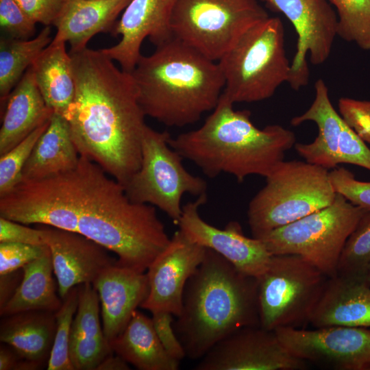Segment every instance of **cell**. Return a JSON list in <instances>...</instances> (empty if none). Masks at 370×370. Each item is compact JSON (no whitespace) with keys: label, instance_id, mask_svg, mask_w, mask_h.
Listing matches in <instances>:
<instances>
[{"label":"cell","instance_id":"1","mask_svg":"<svg viewBox=\"0 0 370 370\" xmlns=\"http://www.w3.org/2000/svg\"><path fill=\"white\" fill-rule=\"evenodd\" d=\"M75 95L65 118L79 156L125 186L138 170L147 126L130 73L101 50L69 51Z\"/></svg>","mask_w":370,"mask_h":370},{"label":"cell","instance_id":"2","mask_svg":"<svg viewBox=\"0 0 370 370\" xmlns=\"http://www.w3.org/2000/svg\"><path fill=\"white\" fill-rule=\"evenodd\" d=\"M233 106L221 94L201 127L171 137L169 145L208 177L227 173L238 182L251 175L266 177L284 160L296 136L278 124L258 128L250 111L235 110Z\"/></svg>","mask_w":370,"mask_h":370},{"label":"cell","instance_id":"3","mask_svg":"<svg viewBox=\"0 0 370 370\" xmlns=\"http://www.w3.org/2000/svg\"><path fill=\"white\" fill-rule=\"evenodd\" d=\"M173 325L186 357L201 359L232 332L260 325L258 278L206 248L185 286L182 311Z\"/></svg>","mask_w":370,"mask_h":370},{"label":"cell","instance_id":"4","mask_svg":"<svg viewBox=\"0 0 370 370\" xmlns=\"http://www.w3.org/2000/svg\"><path fill=\"white\" fill-rule=\"evenodd\" d=\"M130 73L145 114L169 127L199 121L225 87L218 62L175 37L141 55Z\"/></svg>","mask_w":370,"mask_h":370},{"label":"cell","instance_id":"5","mask_svg":"<svg viewBox=\"0 0 370 370\" xmlns=\"http://www.w3.org/2000/svg\"><path fill=\"white\" fill-rule=\"evenodd\" d=\"M225 87L222 95L234 104L271 97L291 79L279 17H268L245 32L217 61Z\"/></svg>","mask_w":370,"mask_h":370},{"label":"cell","instance_id":"6","mask_svg":"<svg viewBox=\"0 0 370 370\" xmlns=\"http://www.w3.org/2000/svg\"><path fill=\"white\" fill-rule=\"evenodd\" d=\"M265 178L247 210L256 238L331 205L336 195L328 170L306 161L284 160Z\"/></svg>","mask_w":370,"mask_h":370},{"label":"cell","instance_id":"7","mask_svg":"<svg viewBox=\"0 0 370 370\" xmlns=\"http://www.w3.org/2000/svg\"><path fill=\"white\" fill-rule=\"evenodd\" d=\"M365 209L336 193L333 203L261 238L273 255L304 258L328 277L337 274L345 243Z\"/></svg>","mask_w":370,"mask_h":370},{"label":"cell","instance_id":"8","mask_svg":"<svg viewBox=\"0 0 370 370\" xmlns=\"http://www.w3.org/2000/svg\"><path fill=\"white\" fill-rule=\"evenodd\" d=\"M328 276L298 255H273L258 278L260 326L304 328L308 323Z\"/></svg>","mask_w":370,"mask_h":370},{"label":"cell","instance_id":"9","mask_svg":"<svg viewBox=\"0 0 370 370\" xmlns=\"http://www.w3.org/2000/svg\"><path fill=\"white\" fill-rule=\"evenodd\" d=\"M171 137L167 131L146 127L140 167L124 187L132 201L158 208L177 225L183 195H207V184L185 169L184 158L169 145Z\"/></svg>","mask_w":370,"mask_h":370},{"label":"cell","instance_id":"10","mask_svg":"<svg viewBox=\"0 0 370 370\" xmlns=\"http://www.w3.org/2000/svg\"><path fill=\"white\" fill-rule=\"evenodd\" d=\"M269 15L260 0H178L173 37L217 62L240 36Z\"/></svg>","mask_w":370,"mask_h":370},{"label":"cell","instance_id":"11","mask_svg":"<svg viewBox=\"0 0 370 370\" xmlns=\"http://www.w3.org/2000/svg\"><path fill=\"white\" fill-rule=\"evenodd\" d=\"M314 90V99L309 108L291 121L293 126L312 121L318 127L313 142L295 143L297 153L307 162L328 170L345 163L370 171V149L334 109L322 79L316 81Z\"/></svg>","mask_w":370,"mask_h":370},{"label":"cell","instance_id":"12","mask_svg":"<svg viewBox=\"0 0 370 370\" xmlns=\"http://www.w3.org/2000/svg\"><path fill=\"white\" fill-rule=\"evenodd\" d=\"M275 330L295 356L334 370H370V330L329 326Z\"/></svg>","mask_w":370,"mask_h":370},{"label":"cell","instance_id":"13","mask_svg":"<svg viewBox=\"0 0 370 370\" xmlns=\"http://www.w3.org/2000/svg\"><path fill=\"white\" fill-rule=\"evenodd\" d=\"M282 13L297 35L296 51L291 63V88L298 90L308 84L306 56L314 65L329 58L337 36L338 16L328 0H260Z\"/></svg>","mask_w":370,"mask_h":370},{"label":"cell","instance_id":"14","mask_svg":"<svg viewBox=\"0 0 370 370\" xmlns=\"http://www.w3.org/2000/svg\"><path fill=\"white\" fill-rule=\"evenodd\" d=\"M195 370H303L307 362L293 356L275 331L242 328L217 343Z\"/></svg>","mask_w":370,"mask_h":370},{"label":"cell","instance_id":"15","mask_svg":"<svg viewBox=\"0 0 370 370\" xmlns=\"http://www.w3.org/2000/svg\"><path fill=\"white\" fill-rule=\"evenodd\" d=\"M206 201L207 195H204L182 206L179 229L191 241L217 252L244 274L259 278L273 254L262 240L245 236L236 221L229 222L223 229L205 221L199 208Z\"/></svg>","mask_w":370,"mask_h":370},{"label":"cell","instance_id":"16","mask_svg":"<svg viewBox=\"0 0 370 370\" xmlns=\"http://www.w3.org/2000/svg\"><path fill=\"white\" fill-rule=\"evenodd\" d=\"M204 247L191 241L179 229L166 247L147 269L149 292L140 307L151 313H181L185 286L203 261Z\"/></svg>","mask_w":370,"mask_h":370},{"label":"cell","instance_id":"17","mask_svg":"<svg viewBox=\"0 0 370 370\" xmlns=\"http://www.w3.org/2000/svg\"><path fill=\"white\" fill-rule=\"evenodd\" d=\"M178 0H131L116 21L112 34L119 42L101 51L131 73L141 56L143 40L156 47L171 39V18Z\"/></svg>","mask_w":370,"mask_h":370},{"label":"cell","instance_id":"18","mask_svg":"<svg viewBox=\"0 0 370 370\" xmlns=\"http://www.w3.org/2000/svg\"><path fill=\"white\" fill-rule=\"evenodd\" d=\"M37 227L50 251L62 299L73 287L92 284L102 271L116 263L107 249L79 233L46 225Z\"/></svg>","mask_w":370,"mask_h":370},{"label":"cell","instance_id":"19","mask_svg":"<svg viewBox=\"0 0 370 370\" xmlns=\"http://www.w3.org/2000/svg\"><path fill=\"white\" fill-rule=\"evenodd\" d=\"M92 284L99 295L102 328L110 342L122 332L145 300L147 276L116 262L102 271Z\"/></svg>","mask_w":370,"mask_h":370},{"label":"cell","instance_id":"20","mask_svg":"<svg viewBox=\"0 0 370 370\" xmlns=\"http://www.w3.org/2000/svg\"><path fill=\"white\" fill-rule=\"evenodd\" d=\"M314 328L370 327V286L364 277H328L310 318Z\"/></svg>","mask_w":370,"mask_h":370},{"label":"cell","instance_id":"21","mask_svg":"<svg viewBox=\"0 0 370 370\" xmlns=\"http://www.w3.org/2000/svg\"><path fill=\"white\" fill-rule=\"evenodd\" d=\"M131 0H64L53 25L57 32L52 42H69L70 51L87 47L90 38L112 32L119 14Z\"/></svg>","mask_w":370,"mask_h":370},{"label":"cell","instance_id":"22","mask_svg":"<svg viewBox=\"0 0 370 370\" xmlns=\"http://www.w3.org/2000/svg\"><path fill=\"white\" fill-rule=\"evenodd\" d=\"M99 303L91 283L79 285L78 305L69 340L74 370H97L104 358L113 353L101 326Z\"/></svg>","mask_w":370,"mask_h":370},{"label":"cell","instance_id":"23","mask_svg":"<svg viewBox=\"0 0 370 370\" xmlns=\"http://www.w3.org/2000/svg\"><path fill=\"white\" fill-rule=\"evenodd\" d=\"M5 105L0 129V155L48 121L53 113L36 85L31 67L10 92Z\"/></svg>","mask_w":370,"mask_h":370},{"label":"cell","instance_id":"24","mask_svg":"<svg viewBox=\"0 0 370 370\" xmlns=\"http://www.w3.org/2000/svg\"><path fill=\"white\" fill-rule=\"evenodd\" d=\"M79 156L68 121L53 113L25 164L21 182L40 180L67 172L77 166Z\"/></svg>","mask_w":370,"mask_h":370},{"label":"cell","instance_id":"25","mask_svg":"<svg viewBox=\"0 0 370 370\" xmlns=\"http://www.w3.org/2000/svg\"><path fill=\"white\" fill-rule=\"evenodd\" d=\"M55 313L28 310L3 317L1 342L10 346L23 358L42 368L48 363L53 347L56 328Z\"/></svg>","mask_w":370,"mask_h":370},{"label":"cell","instance_id":"26","mask_svg":"<svg viewBox=\"0 0 370 370\" xmlns=\"http://www.w3.org/2000/svg\"><path fill=\"white\" fill-rule=\"evenodd\" d=\"M112 352L139 370H177L179 360L161 344L152 319L136 310L129 323L109 342Z\"/></svg>","mask_w":370,"mask_h":370},{"label":"cell","instance_id":"27","mask_svg":"<svg viewBox=\"0 0 370 370\" xmlns=\"http://www.w3.org/2000/svg\"><path fill=\"white\" fill-rule=\"evenodd\" d=\"M65 44L51 42L30 66L46 104L64 117L75 95L71 58Z\"/></svg>","mask_w":370,"mask_h":370},{"label":"cell","instance_id":"28","mask_svg":"<svg viewBox=\"0 0 370 370\" xmlns=\"http://www.w3.org/2000/svg\"><path fill=\"white\" fill-rule=\"evenodd\" d=\"M23 277L12 297L0 308L1 317L28 310L56 312L62 304L53 275L50 251L25 265Z\"/></svg>","mask_w":370,"mask_h":370},{"label":"cell","instance_id":"29","mask_svg":"<svg viewBox=\"0 0 370 370\" xmlns=\"http://www.w3.org/2000/svg\"><path fill=\"white\" fill-rule=\"evenodd\" d=\"M50 26H45L34 38H2L0 41V98L6 99L26 71L52 41Z\"/></svg>","mask_w":370,"mask_h":370},{"label":"cell","instance_id":"30","mask_svg":"<svg viewBox=\"0 0 370 370\" xmlns=\"http://www.w3.org/2000/svg\"><path fill=\"white\" fill-rule=\"evenodd\" d=\"M338 16L337 36L370 50V0H329Z\"/></svg>","mask_w":370,"mask_h":370},{"label":"cell","instance_id":"31","mask_svg":"<svg viewBox=\"0 0 370 370\" xmlns=\"http://www.w3.org/2000/svg\"><path fill=\"white\" fill-rule=\"evenodd\" d=\"M369 265L370 210H365L345 243L337 274L365 278Z\"/></svg>","mask_w":370,"mask_h":370},{"label":"cell","instance_id":"32","mask_svg":"<svg viewBox=\"0 0 370 370\" xmlns=\"http://www.w3.org/2000/svg\"><path fill=\"white\" fill-rule=\"evenodd\" d=\"M79 298V286L71 288L56 312V328L53 347L47 365V370H74L69 356V340L72 322Z\"/></svg>","mask_w":370,"mask_h":370},{"label":"cell","instance_id":"33","mask_svg":"<svg viewBox=\"0 0 370 370\" xmlns=\"http://www.w3.org/2000/svg\"><path fill=\"white\" fill-rule=\"evenodd\" d=\"M49 121L37 127L13 148L0 155V197L9 193L21 182L25 164Z\"/></svg>","mask_w":370,"mask_h":370},{"label":"cell","instance_id":"34","mask_svg":"<svg viewBox=\"0 0 370 370\" xmlns=\"http://www.w3.org/2000/svg\"><path fill=\"white\" fill-rule=\"evenodd\" d=\"M329 177L336 193L353 204L370 210V182L356 179L354 173L343 167L329 171Z\"/></svg>","mask_w":370,"mask_h":370},{"label":"cell","instance_id":"35","mask_svg":"<svg viewBox=\"0 0 370 370\" xmlns=\"http://www.w3.org/2000/svg\"><path fill=\"white\" fill-rule=\"evenodd\" d=\"M36 24L15 0H0V26L8 37L29 39L35 33Z\"/></svg>","mask_w":370,"mask_h":370},{"label":"cell","instance_id":"36","mask_svg":"<svg viewBox=\"0 0 370 370\" xmlns=\"http://www.w3.org/2000/svg\"><path fill=\"white\" fill-rule=\"evenodd\" d=\"M47 249L46 245L0 243V275L22 269L43 255Z\"/></svg>","mask_w":370,"mask_h":370},{"label":"cell","instance_id":"37","mask_svg":"<svg viewBox=\"0 0 370 370\" xmlns=\"http://www.w3.org/2000/svg\"><path fill=\"white\" fill-rule=\"evenodd\" d=\"M338 107L344 121L370 145V101L341 97Z\"/></svg>","mask_w":370,"mask_h":370},{"label":"cell","instance_id":"38","mask_svg":"<svg viewBox=\"0 0 370 370\" xmlns=\"http://www.w3.org/2000/svg\"><path fill=\"white\" fill-rule=\"evenodd\" d=\"M151 319L158 338L166 352L179 361L186 357L173 328V314L164 311L156 312L152 313Z\"/></svg>","mask_w":370,"mask_h":370},{"label":"cell","instance_id":"39","mask_svg":"<svg viewBox=\"0 0 370 370\" xmlns=\"http://www.w3.org/2000/svg\"><path fill=\"white\" fill-rule=\"evenodd\" d=\"M0 243H18L32 245H45L40 230L0 217Z\"/></svg>","mask_w":370,"mask_h":370},{"label":"cell","instance_id":"40","mask_svg":"<svg viewBox=\"0 0 370 370\" xmlns=\"http://www.w3.org/2000/svg\"><path fill=\"white\" fill-rule=\"evenodd\" d=\"M36 23L53 25L58 16L64 0H15Z\"/></svg>","mask_w":370,"mask_h":370},{"label":"cell","instance_id":"41","mask_svg":"<svg viewBox=\"0 0 370 370\" xmlns=\"http://www.w3.org/2000/svg\"><path fill=\"white\" fill-rule=\"evenodd\" d=\"M5 345L0 347V370L38 369L36 364L23 358L10 346Z\"/></svg>","mask_w":370,"mask_h":370},{"label":"cell","instance_id":"42","mask_svg":"<svg viewBox=\"0 0 370 370\" xmlns=\"http://www.w3.org/2000/svg\"><path fill=\"white\" fill-rule=\"evenodd\" d=\"M0 276V308H1L12 297L19 285L23 277V270L21 273L18 269Z\"/></svg>","mask_w":370,"mask_h":370},{"label":"cell","instance_id":"43","mask_svg":"<svg viewBox=\"0 0 370 370\" xmlns=\"http://www.w3.org/2000/svg\"><path fill=\"white\" fill-rule=\"evenodd\" d=\"M128 363L114 352L106 356L97 370H128Z\"/></svg>","mask_w":370,"mask_h":370},{"label":"cell","instance_id":"44","mask_svg":"<svg viewBox=\"0 0 370 370\" xmlns=\"http://www.w3.org/2000/svg\"><path fill=\"white\" fill-rule=\"evenodd\" d=\"M365 280L366 282L367 283V284L370 286V265L369 266L365 273Z\"/></svg>","mask_w":370,"mask_h":370}]
</instances>
